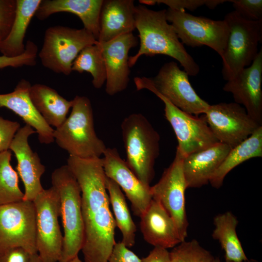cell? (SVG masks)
I'll return each instance as SVG.
<instances>
[{
    "label": "cell",
    "mask_w": 262,
    "mask_h": 262,
    "mask_svg": "<svg viewBox=\"0 0 262 262\" xmlns=\"http://www.w3.org/2000/svg\"><path fill=\"white\" fill-rule=\"evenodd\" d=\"M135 28L139 33L140 48L130 56V67L134 66L142 55L162 54L179 62L189 76H196L198 65L188 53L179 39L173 26L166 17V9L155 11L144 5L135 6Z\"/></svg>",
    "instance_id": "obj_1"
},
{
    "label": "cell",
    "mask_w": 262,
    "mask_h": 262,
    "mask_svg": "<svg viewBox=\"0 0 262 262\" xmlns=\"http://www.w3.org/2000/svg\"><path fill=\"white\" fill-rule=\"evenodd\" d=\"M51 179L52 186L57 189L59 195L64 229L59 262H66L78 256L82 246L84 228L81 191L77 180L67 165L55 169Z\"/></svg>",
    "instance_id": "obj_4"
},
{
    "label": "cell",
    "mask_w": 262,
    "mask_h": 262,
    "mask_svg": "<svg viewBox=\"0 0 262 262\" xmlns=\"http://www.w3.org/2000/svg\"><path fill=\"white\" fill-rule=\"evenodd\" d=\"M138 43V38L132 33L122 34L106 43H98L106 68L105 91L109 95L116 94L128 87L130 74L129 52Z\"/></svg>",
    "instance_id": "obj_17"
},
{
    "label": "cell",
    "mask_w": 262,
    "mask_h": 262,
    "mask_svg": "<svg viewBox=\"0 0 262 262\" xmlns=\"http://www.w3.org/2000/svg\"><path fill=\"white\" fill-rule=\"evenodd\" d=\"M262 157V126L242 142L232 148L211 178L209 183L220 188L226 175L234 168L250 159Z\"/></svg>",
    "instance_id": "obj_25"
},
{
    "label": "cell",
    "mask_w": 262,
    "mask_h": 262,
    "mask_svg": "<svg viewBox=\"0 0 262 262\" xmlns=\"http://www.w3.org/2000/svg\"><path fill=\"white\" fill-rule=\"evenodd\" d=\"M231 148L218 142L184 158L183 170L188 188H199L209 183Z\"/></svg>",
    "instance_id": "obj_20"
},
{
    "label": "cell",
    "mask_w": 262,
    "mask_h": 262,
    "mask_svg": "<svg viewBox=\"0 0 262 262\" xmlns=\"http://www.w3.org/2000/svg\"><path fill=\"white\" fill-rule=\"evenodd\" d=\"M189 75L171 61L164 64L153 78L136 77V89L157 92L181 110L192 115L204 114L210 104L202 99L192 87Z\"/></svg>",
    "instance_id": "obj_5"
},
{
    "label": "cell",
    "mask_w": 262,
    "mask_h": 262,
    "mask_svg": "<svg viewBox=\"0 0 262 262\" xmlns=\"http://www.w3.org/2000/svg\"><path fill=\"white\" fill-rule=\"evenodd\" d=\"M203 115L219 142L231 148L262 126L247 114L244 107L235 102L210 105Z\"/></svg>",
    "instance_id": "obj_12"
},
{
    "label": "cell",
    "mask_w": 262,
    "mask_h": 262,
    "mask_svg": "<svg viewBox=\"0 0 262 262\" xmlns=\"http://www.w3.org/2000/svg\"><path fill=\"white\" fill-rule=\"evenodd\" d=\"M212 262H221L219 258H214V259L212 261Z\"/></svg>",
    "instance_id": "obj_41"
},
{
    "label": "cell",
    "mask_w": 262,
    "mask_h": 262,
    "mask_svg": "<svg viewBox=\"0 0 262 262\" xmlns=\"http://www.w3.org/2000/svg\"><path fill=\"white\" fill-rule=\"evenodd\" d=\"M72 100L70 115L54 130V141L69 156L82 159L100 158L107 147L95 132L90 100L80 96Z\"/></svg>",
    "instance_id": "obj_2"
},
{
    "label": "cell",
    "mask_w": 262,
    "mask_h": 262,
    "mask_svg": "<svg viewBox=\"0 0 262 262\" xmlns=\"http://www.w3.org/2000/svg\"><path fill=\"white\" fill-rule=\"evenodd\" d=\"M36 213V246L43 262H59L63 242L58 222L59 195L53 186L41 191L33 201Z\"/></svg>",
    "instance_id": "obj_9"
},
{
    "label": "cell",
    "mask_w": 262,
    "mask_h": 262,
    "mask_svg": "<svg viewBox=\"0 0 262 262\" xmlns=\"http://www.w3.org/2000/svg\"><path fill=\"white\" fill-rule=\"evenodd\" d=\"M184 157L177 149L175 158L159 181L150 190L152 199L159 202L174 220L182 241L187 236L188 222L185 211L187 188L183 170Z\"/></svg>",
    "instance_id": "obj_11"
},
{
    "label": "cell",
    "mask_w": 262,
    "mask_h": 262,
    "mask_svg": "<svg viewBox=\"0 0 262 262\" xmlns=\"http://www.w3.org/2000/svg\"><path fill=\"white\" fill-rule=\"evenodd\" d=\"M140 218L143 238L154 247L167 249L183 242L174 220L157 201L152 199Z\"/></svg>",
    "instance_id": "obj_18"
},
{
    "label": "cell",
    "mask_w": 262,
    "mask_h": 262,
    "mask_svg": "<svg viewBox=\"0 0 262 262\" xmlns=\"http://www.w3.org/2000/svg\"><path fill=\"white\" fill-rule=\"evenodd\" d=\"M31 84L21 79L12 92L0 94V107L6 108L19 116L38 134L39 142L49 144L54 141V129L48 125L35 109L30 97Z\"/></svg>",
    "instance_id": "obj_19"
},
{
    "label": "cell",
    "mask_w": 262,
    "mask_h": 262,
    "mask_svg": "<svg viewBox=\"0 0 262 262\" xmlns=\"http://www.w3.org/2000/svg\"><path fill=\"white\" fill-rule=\"evenodd\" d=\"M38 47L33 42L28 40L23 53L15 57L0 56V69L8 67L18 68L23 66H34L36 63Z\"/></svg>",
    "instance_id": "obj_31"
},
{
    "label": "cell",
    "mask_w": 262,
    "mask_h": 262,
    "mask_svg": "<svg viewBox=\"0 0 262 262\" xmlns=\"http://www.w3.org/2000/svg\"><path fill=\"white\" fill-rule=\"evenodd\" d=\"M66 262H83L79 258L78 256H77L75 258H73L72 259Z\"/></svg>",
    "instance_id": "obj_40"
},
{
    "label": "cell",
    "mask_w": 262,
    "mask_h": 262,
    "mask_svg": "<svg viewBox=\"0 0 262 262\" xmlns=\"http://www.w3.org/2000/svg\"><path fill=\"white\" fill-rule=\"evenodd\" d=\"M232 6L242 18L247 20L258 21L262 19V0H233Z\"/></svg>",
    "instance_id": "obj_32"
},
{
    "label": "cell",
    "mask_w": 262,
    "mask_h": 262,
    "mask_svg": "<svg viewBox=\"0 0 262 262\" xmlns=\"http://www.w3.org/2000/svg\"><path fill=\"white\" fill-rule=\"evenodd\" d=\"M262 49L252 64L227 81L224 91L232 94L235 102L242 105L247 114L262 126Z\"/></svg>",
    "instance_id": "obj_15"
},
{
    "label": "cell",
    "mask_w": 262,
    "mask_h": 262,
    "mask_svg": "<svg viewBox=\"0 0 262 262\" xmlns=\"http://www.w3.org/2000/svg\"><path fill=\"white\" fill-rule=\"evenodd\" d=\"M141 262H170L169 252L166 249L154 247Z\"/></svg>",
    "instance_id": "obj_38"
},
{
    "label": "cell",
    "mask_w": 262,
    "mask_h": 262,
    "mask_svg": "<svg viewBox=\"0 0 262 262\" xmlns=\"http://www.w3.org/2000/svg\"><path fill=\"white\" fill-rule=\"evenodd\" d=\"M132 0H103L99 18L98 43L109 42L136 29Z\"/></svg>",
    "instance_id": "obj_21"
},
{
    "label": "cell",
    "mask_w": 262,
    "mask_h": 262,
    "mask_svg": "<svg viewBox=\"0 0 262 262\" xmlns=\"http://www.w3.org/2000/svg\"><path fill=\"white\" fill-rule=\"evenodd\" d=\"M11 151L0 152V205L23 200L18 175L11 164Z\"/></svg>",
    "instance_id": "obj_29"
},
{
    "label": "cell",
    "mask_w": 262,
    "mask_h": 262,
    "mask_svg": "<svg viewBox=\"0 0 262 262\" xmlns=\"http://www.w3.org/2000/svg\"><path fill=\"white\" fill-rule=\"evenodd\" d=\"M166 17L183 44L193 48L207 46L222 58L229 33L225 20H213L170 8L166 9Z\"/></svg>",
    "instance_id": "obj_8"
},
{
    "label": "cell",
    "mask_w": 262,
    "mask_h": 262,
    "mask_svg": "<svg viewBox=\"0 0 262 262\" xmlns=\"http://www.w3.org/2000/svg\"><path fill=\"white\" fill-rule=\"evenodd\" d=\"M72 71L90 73L94 87L96 89L102 87L106 82V72L101 48L98 43L85 47L80 52L73 62Z\"/></svg>",
    "instance_id": "obj_28"
},
{
    "label": "cell",
    "mask_w": 262,
    "mask_h": 262,
    "mask_svg": "<svg viewBox=\"0 0 262 262\" xmlns=\"http://www.w3.org/2000/svg\"><path fill=\"white\" fill-rule=\"evenodd\" d=\"M138 257L121 242H116L108 262H141Z\"/></svg>",
    "instance_id": "obj_36"
},
{
    "label": "cell",
    "mask_w": 262,
    "mask_h": 262,
    "mask_svg": "<svg viewBox=\"0 0 262 262\" xmlns=\"http://www.w3.org/2000/svg\"><path fill=\"white\" fill-rule=\"evenodd\" d=\"M20 128L18 122L5 119L0 116V152L9 150L10 144Z\"/></svg>",
    "instance_id": "obj_35"
},
{
    "label": "cell",
    "mask_w": 262,
    "mask_h": 262,
    "mask_svg": "<svg viewBox=\"0 0 262 262\" xmlns=\"http://www.w3.org/2000/svg\"><path fill=\"white\" fill-rule=\"evenodd\" d=\"M103 2V0H41L34 16L43 20L59 12L73 14L81 20L83 28L98 41Z\"/></svg>",
    "instance_id": "obj_22"
},
{
    "label": "cell",
    "mask_w": 262,
    "mask_h": 262,
    "mask_svg": "<svg viewBox=\"0 0 262 262\" xmlns=\"http://www.w3.org/2000/svg\"><path fill=\"white\" fill-rule=\"evenodd\" d=\"M153 93L164 103V116L173 128L178 140L177 149L184 157L219 142L203 115L198 117L186 113L160 94Z\"/></svg>",
    "instance_id": "obj_13"
},
{
    "label": "cell",
    "mask_w": 262,
    "mask_h": 262,
    "mask_svg": "<svg viewBox=\"0 0 262 262\" xmlns=\"http://www.w3.org/2000/svg\"><path fill=\"white\" fill-rule=\"evenodd\" d=\"M121 128L126 162L140 180L149 186L160 152V135L141 114H131L125 117Z\"/></svg>",
    "instance_id": "obj_3"
},
{
    "label": "cell",
    "mask_w": 262,
    "mask_h": 262,
    "mask_svg": "<svg viewBox=\"0 0 262 262\" xmlns=\"http://www.w3.org/2000/svg\"><path fill=\"white\" fill-rule=\"evenodd\" d=\"M139 2L146 5H154L156 3H163L168 6V8L183 10L185 9L191 11H195L204 5L206 6L208 0H140Z\"/></svg>",
    "instance_id": "obj_34"
},
{
    "label": "cell",
    "mask_w": 262,
    "mask_h": 262,
    "mask_svg": "<svg viewBox=\"0 0 262 262\" xmlns=\"http://www.w3.org/2000/svg\"><path fill=\"white\" fill-rule=\"evenodd\" d=\"M106 184L116 227L122 234L121 242L128 247H131L135 242L137 228L131 215L125 195L119 186L107 177Z\"/></svg>",
    "instance_id": "obj_27"
},
{
    "label": "cell",
    "mask_w": 262,
    "mask_h": 262,
    "mask_svg": "<svg viewBox=\"0 0 262 262\" xmlns=\"http://www.w3.org/2000/svg\"><path fill=\"white\" fill-rule=\"evenodd\" d=\"M16 8V0H0V45L10 32Z\"/></svg>",
    "instance_id": "obj_33"
},
{
    "label": "cell",
    "mask_w": 262,
    "mask_h": 262,
    "mask_svg": "<svg viewBox=\"0 0 262 262\" xmlns=\"http://www.w3.org/2000/svg\"><path fill=\"white\" fill-rule=\"evenodd\" d=\"M35 132L32 127L25 124L16 132L9 148L17 160V173L24 186L23 200L32 201L44 190L41 178L46 170L37 153L29 144V137Z\"/></svg>",
    "instance_id": "obj_16"
},
{
    "label": "cell",
    "mask_w": 262,
    "mask_h": 262,
    "mask_svg": "<svg viewBox=\"0 0 262 262\" xmlns=\"http://www.w3.org/2000/svg\"><path fill=\"white\" fill-rule=\"evenodd\" d=\"M41 1V0H16L13 24L7 36L0 45L1 55L15 57L24 53L26 31Z\"/></svg>",
    "instance_id": "obj_24"
},
{
    "label": "cell",
    "mask_w": 262,
    "mask_h": 262,
    "mask_svg": "<svg viewBox=\"0 0 262 262\" xmlns=\"http://www.w3.org/2000/svg\"><path fill=\"white\" fill-rule=\"evenodd\" d=\"M33 254L22 247H13L0 253V262H31Z\"/></svg>",
    "instance_id": "obj_37"
},
{
    "label": "cell",
    "mask_w": 262,
    "mask_h": 262,
    "mask_svg": "<svg viewBox=\"0 0 262 262\" xmlns=\"http://www.w3.org/2000/svg\"><path fill=\"white\" fill-rule=\"evenodd\" d=\"M224 20L229 33L221 58L222 74L228 81L249 66L257 56L258 44L262 41V19L247 20L233 11L227 14Z\"/></svg>",
    "instance_id": "obj_6"
},
{
    "label": "cell",
    "mask_w": 262,
    "mask_h": 262,
    "mask_svg": "<svg viewBox=\"0 0 262 262\" xmlns=\"http://www.w3.org/2000/svg\"><path fill=\"white\" fill-rule=\"evenodd\" d=\"M106 177L114 181L130 201L134 215L140 217L151 202L150 186L144 184L120 157L116 148L107 147L103 153Z\"/></svg>",
    "instance_id": "obj_14"
},
{
    "label": "cell",
    "mask_w": 262,
    "mask_h": 262,
    "mask_svg": "<svg viewBox=\"0 0 262 262\" xmlns=\"http://www.w3.org/2000/svg\"><path fill=\"white\" fill-rule=\"evenodd\" d=\"M170 262H212L211 253L196 240L181 242L169 252Z\"/></svg>",
    "instance_id": "obj_30"
},
{
    "label": "cell",
    "mask_w": 262,
    "mask_h": 262,
    "mask_svg": "<svg viewBox=\"0 0 262 262\" xmlns=\"http://www.w3.org/2000/svg\"><path fill=\"white\" fill-rule=\"evenodd\" d=\"M244 262H258L254 260H248Z\"/></svg>",
    "instance_id": "obj_42"
},
{
    "label": "cell",
    "mask_w": 262,
    "mask_h": 262,
    "mask_svg": "<svg viewBox=\"0 0 262 262\" xmlns=\"http://www.w3.org/2000/svg\"><path fill=\"white\" fill-rule=\"evenodd\" d=\"M29 97L34 108L46 123L56 128L66 119L72 105V100H67L55 90L43 84L31 85Z\"/></svg>",
    "instance_id": "obj_23"
},
{
    "label": "cell",
    "mask_w": 262,
    "mask_h": 262,
    "mask_svg": "<svg viewBox=\"0 0 262 262\" xmlns=\"http://www.w3.org/2000/svg\"><path fill=\"white\" fill-rule=\"evenodd\" d=\"M98 43L94 36L83 28L55 25L46 30L38 56L45 67L56 73L68 76L72 72L73 62L80 52L85 47Z\"/></svg>",
    "instance_id": "obj_7"
},
{
    "label": "cell",
    "mask_w": 262,
    "mask_h": 262,
    "mask_svg": "<svg viewBox=\"0 0 262 262\" xmlns=\"http://www.w3.org/2000/svg\"><path fill=\"white\" fill-rule=\"evenodd\" d=\"M16 247L37 253L36 213L32 201L0 205V253Z\"/></svg>",
    "instance_id": "obj_10"
},
{
    "label": "cell",
    "mask_w": 262,
    "mask_h": 262,
    "mask_svg": "<svg viewBox=\"0 0 262 262\" xmlns=\"http://www.w3.org/2000/svg\"><path fill=\"white\" fill-rule=\"evenodd\" d=\"M31 262H43L38 253L33 254Z\"/></svg>",
    "instance_id": "obj_39"
},
{
    "label": "cell",
    "mask_w": 262,
    "mask_h": 262,
    "mask_svg": "<svg viewBox=\"0 0 262 262\" xmlns=\"http://www.w3.org/2000/svg\"><path fill=\"white\" fill-rule=\"evenodd\" d=\"M212 236L219 242L227 262H244L248 259L243 249L236 231L238 220L230 212L216 215Z\"/></svg>",
    "instance_id": "obj_26"
}]
</instances>
